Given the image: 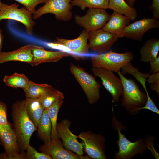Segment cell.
<instances>
[{
  "mask_svg": "<svg viewBox=\"0 0 159 159\" xmlns=\"http://www.w3.org/2000/svg\"><path fill=\"white\" fill-rule=\"evenodd\" d=\"M11 115L14 131L21 151L26 150L30 138L37 128L29 117L26 112L25 100L17 101L12 107Z\"/></svg>",
  "mask_w": 159,
  "mask_h": 159,
  "instance_id": "6da1fadb",
  "label": "cell"
},
{
  "mask_svg": "<svg viewBox=\"0 0 159 159\" xmlns=\"http://www.w3.org/2000/svg\"><path fill=\"white\" fill-rule=\"evenodd\" d=\"M117 73L123 86L121 105L131 115L136 114L139 112L140 108L145 105L146 95L140 90L134 80L126 78L120 71Z\"/></svg>",
  "mask_w": 159,
  "mask_h": 159,
  "instance_id": "7a4b0ae2",
  "label": "cell"
},
{
  "mask_svg": "<svg viewBox=\"0 0 159 159\" xmlns=\"http://www.w3.org/2000/svg\"><path fill=\"white\" fill-rule=\"evenodd\" d=\"M112 111L113 114L112 119V126L117 131L118 135L117 143L119 150L115 153L114 159H130L136 154H143L147 150L145 140L139 139L133 142L129 141L125 135L121 133L122 129H125L126 127L117 119L113 107Z\"/></svg>",
  "mask_w": 159,
  "mask_h": 159,
  "instance_id": "3957f363",
  "label": "cell"
},
{
  "mask_svg": "<svg viewBox=\"0 0 159 159\" xmlns=\"http://www.w3.org/2000/svg\"><path fill=\"white\" fill-rule=\"evenodd\" d=\"M134 57L132 52L118 53L109 51L91 57L92 67L101 68L118 73Z\"/></svg>",
  "mask_w": 159,
  "mask_h": 159,
  "instance_id": "277c9868",
  "label": "cell"
},
{
  "mask_svg": "<svg viewBox=\"0 0 159 159\" xmlns=\"http://www.w3.org/2000/svg\"><path fill=\"white\" fill-rule=\"evenodd\" d=\"M69 70L82 88L89 104H94L99 99L101 85L95 77L82 68L71 63Z\"/></svg>",
  "mask_w": 159,
  "mask_h": 159,
  "instance_id": "5b68a950",
  "label": "cell"
},
{
  "mask_svg": "<svg viewBox=\"0 0 159 159\" xmlns=\"http://www.w3.org/2000/svg\"><path fill=\"white\" fill-rule=\"evenodd\" d=\"M71 0H47L42 6L36 10L33 14V18L37 19L44 14H52L58 21H67L72 18L71 11L73 6Z\"/></svg>",
  "mask_w": 159,
  "mask_h": 159,
  "instance_id": "8992f818",
  "label": "cell"
},
{
  "mask_svg": "<svg viewBox=\"0 0 159 159\" xmlns=\"http://www.w3.org/2000/svg\"><path fill=\"white\" fill-rule=\"evenodd\" d=\"M19 6L16 3L10 5L5 4L0 10V21L4 19L18 21L24 25L27 34L31 36L36 24L33 14L25 7L19 8Z\"/></svg>",
  "mask_w": 159,
  "mask_h": 159,
  "instance_id": "52a82bcc",
  "label": "cell"
},
{
  "mask_svg": "<svg viewBox=\"0 0 159 159\" xmlns=\"http://www.w3.org/2000/svg\"><path fill=\"white\" fill-rule=\"evenodd\" d=\"M89 33V32L84 29L76 39H67L56 37L53 42L47 43L46 45L51 48L70 54L72 52L87 54L89 53V48L87 43Z\"/></svg>",
  "mask_w": 159,
  "mask_h": 159,
  "instance_id": "ba28073f",
  "label": "cell"
},
{
  "mask_svg": "<svg viewBox=\"0 0 159 159\" xmlns=\"http://www.w3.org/2000/svg\"><path fill=\"white\" fill-rule=\"evenodd\" d=\"M0 140L5 150L0 155V159H26L24 151L20 153L16 136L10 124L0 127Z\"/></svg>",
  "mask_w": 159,
  "mask_h": 159,
  "instance_id": "9c48e42d",
  "label": "cell"
},
{
  "mask_svg": "<svg viewBox=\"0 0 159 159\" xmlns=\"http://www.w3.org/2000/svg\"><path fill=\"white\" fill-rule=\"evenodd\" d=\"M78 138L82 141L83 151L87 155L94 159H106L105 138L100 134L90 131L81 132Z\"/></svg>",
  "mask_w": 159,
  "mask_h": 159,
  "instance_id": "30bf717a",
  "label": "cell"
},
{
  "mask_svg": "<svg viewBox=\"0 0 159 159\" xmlns=\"http://www.w3.org/2000/svg\"><path fill=\"white\" fill-rule=\"evenodd\" d=\"M110 15L101 9L89 8L85 15H76V23L89 32L102 29L109 20Z\"/></svg>",
  "mask_w": 159,
  "mask_h": 159,
  "instance_id": "8fae6325",
  "label": "cell"
},
{
  "mask_svg": "<svg viewBox=\"0 0 159 159\" xmlns=\"http://www.w3.org/2000/svg\"><path fill=\"white\" fill-rule=\"evenodd\" d=\"M91 70L95 76L100 78L104 87L111 95L112 103L118 102L123 90L120 79L113 72L106 69L92 67Z\"/></svg>",
  "mask_w": 159,
  "mask_h": 159,
  "instance_id": "7c38bea8",
  "label": "cell"
},
{
  "mask_svg": "<svg viewBox=\"0 0 159 159\" xmlns=\"http://www.w3.org/2000/svg\"><path fill=\"white\" fill-rule=\"evenodd\" d=\"M118 38L116 35L101 29L89 32L88 45L92 51L103 53L111 50Z\"/></svg>",
  "mask_w": 159,
  "mask_h": 159,
  "instance_id": "4fadbf2b",
  "label": "cell"
},
{
  "mask_svg": "<svg viewBox=\"0 0 159 159\" xmlns=\"http://www.w3.org/2000/svg\"><path fill=\"white\" fill-rule=\"evenodd\" d=\"M71 122L67 119L62 120L57 124V131L58 137L62 140L64 148L72 151L80 156L83 155L84 145L79 142L78 136L73 134L70 130Z\"/></svg>",
  "mask_w": 159,
  "mask_h": 159,
  "instance_id": "5bb4252c",
  "label": "cell"
},
{
  "mask_svg": "<svg viewBox=\"0 0 159 159\" xmlns=\"http://www.w3.org/2000/svg\"><path fill=\"white\" fill-rule=\"evenodd\" d=\"M41 152L46 154L53 159H90L87 155L80 156L65 149L58 137L44 143L39 148Z\"/></svg>",
  "mask_w": 159,
  "mask_h": 159,
  "instance_id": "9a60e30c",
  "label": "cell"
},
{
  "mask_svg": "<svg viewBox=\"0 0 159 159\" xmlns=\"http://www.w3.org/2000/svg\"><path fill=\"white\" fill-rule=\"evenodd\" d=\"M159 27V21L153 18H144L130 24L122 33V37L136 41H141L147 31Z\"/></svg>",
  "mask_w": 159,
  "mask_h": 159,
  "instance_id": "2e32d148",
  "label": "cell"
},
{
  "mask_svg": "<svg viewBox=\"0 0 159 159\" xmlns=\"http://www.w3.org/2000/svg\"><path fill=\"white\" fill-rule=\"evenodd\" d=\"M32 61L30 64L37 66L43 63L57 62L63 58L72 54L62 51H50L45 50L41 46L32 44Z\"/></svg>",
  "mask_w": 159,
  "mask_h": 159,
  "instance_id": "e0dca14e",
  "label": "cell"
},
{
  "mask_svg": "<svg viewBox=\"0 0 159 159\" xmlns=\"http://www.w3.org/2000/svg\"><path fill=\"white\" fill-rule=\"evenodd\" d=\"M33 59L32 44L21 47L14 50L0 53V64L8 62L17 61L30 64Z\"/></svg>",
  "mask_w": 159,
  "mask_h": 159,
  "instance_id": "ac0fdd59",
  "label": "cell"
},
{
  "mask_svg": "<svg viewBox=\"0 0 159 159\" xmlns=\"http://www.w3.org/2000/svg\"><path fill=\"white\" fill-rule=\"evenodd\" d=\"M131 20L126 16L114 11L109 21L102 28L104 30L122 37V33L125 28L130 24Z\"/></svg>",
  "mask_w": 159,
  "mask_h": 159,
  "instance_id": "d6986e66",
  "label": "cell"
},
{
  "mask_svg": "<svg viewBox=\"0 0 159 159\" xmlns=\"http://www.w3.org/2000/svg\"><path fill=\"white\" fill-rule=\"evenodd\" d=\"M159 51V39L153 38L148 40L140 49V61L146 63L154 61Z\"/></svg>",
  "mask_w": 159,
  "mask_h": 159,
  "instance_id": "ffe728a7",
  "label": "cell"
},
{
  "mask_svg": "<svg viewBox=\"0 0 159 159\" xmlns=\"http://www.w3.org/2000/svg\"><path fill=\"white\" fill-rule=\"evenodd\" d=\"M25 104L27 113L36 127L44 110L38 98H26Z\"/></svg>",
  "mask_w": 159,
  "mask_h": 159,
  "instance_id": "44dd1931",
  "label": "cell"
},
{
  "mask_svg": "<svg viewBox=\"0 0 159 159\" xmlns=\"http://www.w3.org/2000/svg\"><path fill=\"white\" fill-rule=\"evenodd\" d=\"M108 9L126 16L132 21L137 16L136 9L129 6L125 0H109Z\"/></svg>",
  "mask_w": 159,
  "mask_h": 159,
  "instance_id": "7402d4cb",
  "label": "cell"
},
{
  "mask_svg": "<svg viewBox=\"0 0 159 159\" xmlns=\"http://www.w3.org/2000/svg\"><path fill=\"white\" fill-rule=\"evenodd\" d=\"M37 135L44 143L51 140L52 125L47 110L44 109L37 127Z\"/></svg>",
  "mask_w": 159,
  "mask_h": 159,
  "instance_id": "603a6c76",
  "label": "cell"
},
{
  "mask_svg": "<svg viewBox=\"0 0 159 159\" xmlns=\"http://www.w3.org/2000/svg\"><path fill=\"white\" fill-rule=\"evenodd\" d=\"M64 94L58 90L54 88L51 85L39 98L44 109H47L57 101L64 99Z\"/></svg>",
  "mask_w": 159,
  "mask_h": 159,
  "instance_id": "cb8c5ba5",
  "label": "cell"
},
{
  "mask_svg": "<svg viewBox=\"0 0 159 159\" xmlns=\"http://www.w3.org/2000/svg\"><path fill=\"white\" fill-rule=\"evenodd\" d=\"M29 80L25 74L16 72L11 75H6L3 79V82L7 86L23 89L27 86Z\"/></svg>",
  "mask_w": 159,
  "mask_h": 159,
  "instance_id": "d4e9b609",
  "label": "cell"
},
{
  "mask_svg": "<svg viewBox=\"0 0 159 159\" xmlns=\"http://www.w3.org/2000/svg\"><path fill=\"white\" fill-rule=\"evenodd\" d=\"M63 101L64 99H63L58 100L46 109L51 123V139H54L59 137L56 129L57 120L59 110L62 106Z\"/></svg>",
  "mask_w": 159,
  "mask_h": 159,
  "instance_id": "484cf974",
  "label": "cell"
},
{
  "mask_svg": "<svg viewBox=\"0 0 159 159\" xmlns=\"http://www.w3.org/2000/svg\"><path fill=\"white\" fill-rule=\"evenodd\" d=\"M73 6L79 7L82 10L89 8L108 9L109 0H72Z\"/></svg>",
  "mask_w": 159,
  "mask_h": 159,
  "instance_id": "4316f807",
  "label": "cell"
},
{
  "mask_svg": "<svg viewBox=\"0 0 159 159\" xmlns=\"http://www.w3.org/2000/svg\"><path fill=\"white\" fill-rule=\"evenodd\" d=\"M47 84H37L30 80L23 89L26 98H38L50 86Z\"/></svg>",
  "mask_w": 159,
  "mask_h": 159,
  "instance_id": "83f0119b",
  "label": "cell"
},
{
  "mask_svg": "<svg viewBox=\"0 0 159 159\" xmlns=\"http://www.w3.org/2000/svg\"><path fill=\"white\" fill-rule=\"evenodd\" d=\"M121 70V73L122 74L124 75L126 73L130 74L133 75L136 79L141 83L143 87L146 86V80L149 73H143L139 72L132 66L130 62L123 67Z\"/></svg>",
  "mask_w": 159,
  "mask_h": 159,
  "instance_id": "f1b7e54d",
  "label": "cell"
},
{
  "mask_svg": "<svg viewBox=\"0 0 159 159\" xmlns=\"http://www.w3.org/2000/svg\"><path fill=\"white\" fill-rule=\"evenodd\" d=\"M26 159H52L49 155L42 152H39L29 145L26 150Z\"/></svg>",
  "mask_w": 159,
  "mask_h": 159,
  "instance_id": "f546056e",
  "label": "cell"
},
{
  "mask_svg": "<svg viewBox=\"0 0 159 159\" xmlns=\"http://www.w3.org/2000/svg\"><path fill=\"white\" fill-rule=\"evenodd\" d=\"M22 4L33 14L36 11L37 6L40 4L45 3L47 0H12Z\"/></svg>",
  "mask_w": 159,
  "mask_h": 159,
  "instance_id": "4dcf8cb0",
  "label": "cell"
},
{
  "mask_svg": "<svg viewBox=\"0 0 159 159\" xmlns=\"http://www.w3.org/2000/svg\"><path fill=\"white\" fill-rule=\"evenodd\" d=\"M146 82L150 84L149 87L159 95V72L149 75Z\"/></svg>",
  "mask_w": 159,
  "mask_h": 159,
  "instance_id": "1f68e13d",
  "label": "cell"
},
{
  "mask_svg": "<svg viewBox=\"0 0 159 159\" xmlns=\"http://www.w3.org/2000/svg\"><path fill=\"white\" fill-rule=\"evenodd\" d=\"M7 108L6 104L0 101V127L9 125L7 117Z\"/></svg>",
  "mask_w": 159,
  "mask_h": 159,
  "instance_id": "d6a6232c",
  "label": "cell"
},
{
  "mask_svg": "<svg viewBox=\"0 0 159 159\" xmlns=\"http://www.w3.org/2000/svg\"><path fill=\"white\" fill-rule=\"evenodd\" d=\"M147 100L145 105L140 108V110L142 109H148L151 111L159 114V110L149 96L148 92L146 93Z\"/></svg>",
  "mask_w": 159,
  "mask_h": 159,
  "instance_id": "836d02e7",
  "label": "cell"
},
{
  "mask_svg": "<svg viewBox=\"0 0 159 159\" xmlns=\"http://www.w3.org/2000/svg\"><path fill=\"white\" fill-rule=\"evenodd\" d=\"M149 8L152 11L153 18L158 19L159 18V0H152Z\"/></svg>",
  "mask_w": 159,
  "mask_h": 159,
  "instance_id": "e575fe53",
  "label": "cell"
},
{
  "mask_svg": "<svg viewBox=\"0 0 159 159\" xmlns=\"http://www.w3.org/2000/svg\"><path fill=\"white\" fill-rule=\"evenodd\" d=\"M150 73L153 74L159 72V57L154 61L150 62Z\"/></svg>",
  "mask_w": 159,
  "mask_h": 159,
  "instance_id": "d590c367",
  "label": "cell"
},
{
  "mask_svg": "<svg viewBox=\"0 0 159 159\" xmlns=\"http://www.w3.org/2000/svg\"><path fill=\"white\" fill-rule=\"evenodd\" d=\"M3 38L2 31L0 29V53L2 52Z\"/></svg>",
  "mask_w": 159,
  "mask_h": 159,
  "instance_id": "8d00e7d4",
  "label": "cell"
},
{
  "mask_svg": "<svg viewBox=\"0 0 159 159\" xmlns=\"http://www.w3.org/2000/svg\"><path fill=\"white\" fill-rule=\"evenodd\" d=\"M136 0H125L126 2L130 6L133 7L134 3Z\"/></svg>",
  "mask_w": 159,
  "mask_h": 159,
  "instance_id": "74e56055",
  "label": "cell"
},
{
  "mask_svg": "<svg viewBox=\"0 0 159 159\" xmlns=\"http://www.w3.org/2000/svg\"><path fill=\"white\" fill-rule=\"evenodd\" d=\"M5 4L2 3L0 0V10L1 9L3 6L5 5Z\"/></svg>",
  "mask_w": 159,
  "mask_h": 159,
  "instance_id": "f35d334b",
  "label": "cell"
}]
</instances>
